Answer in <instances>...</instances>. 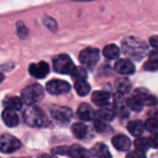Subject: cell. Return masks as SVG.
Masks as SVG:
<instances>
[{
  "label": "cell",
  "mask_w": 158,
  "mask_h": 158,
  "mask_svg": "<svg viewBox=\"0 0 158 158\" xmlns=\"http://www.w3.org/2000/svg\"><path fill=\"white\" fill-rule=\"evenodd\" d=\"M122 51L124 55L134 60H142L148 51V45L145 42L133 37H126L122 41Z\"/></svg>",
  "instance_id": "obj_1"
},
{
  "label": "cell",
  "mask_w": 158,
  "mask_h": 158,
  "mask_svg": "<svg viewBox=\"0 0 158 158\" xmlns=\"http://www.w3.org/2000/svg\"><path fill=\"white\" fill-rule=\"evenodd\" d=\"M25 123L31 127H44L48 124V118L44 113L36 106L28 107L23 114Z\"/></svg>",
  "instance_id": "obj_2"
},
{
  "label": "cell",
  "mask_w": 158,
  "mask_h": 158,
  "mask_svg": "<svg viewBox=\"0 0 158 158\" xmlns=\"http://www.w3.org/2000/svg\"><path fill=\"white\" fill-rule=\"evenodd\" d=\"M44 96V90L40 84H31L21 91V101L27 106H32Z\"/></svg>",
  "instance_id": "obj_3"
},
{
  "label": "cell",
  "mask_w": 158,
  "mask_h": 158,
  "mask_svg": "<svg viewBox=\"0 0 158 158\" xmlns=\"http://www.w3.org/2000/svg\"><path fill=\"white\" fill-rule=\"evenodd\" d=\"M100 51L97 48L87 47L81 51L79 55V60L82 66L89 69H93L99 61Z\"/></svg>",
  "instance_id": "obj_4"
},
{
  "label": "cell",
  "mask_w": 158,
  "mask_h": 158,
  "mask_svg": "<svg viewBox=\"0 0 158 158\" xmlns=\"http://www.w3.org/2000/svg\"><path fill=\"white\" fill-rule=\"evenodd\" d=\"M53 67L55 71L60 74H69L73 72L76 66L74 65L71 58L65 54L56 56L53 60Z\"/></svg>",
  "instance_id": "obj_5"
},
{
  "label": "cell",
  "mask_w": 158,
  "mask_h": 158,
  "mask_svg": "<svg viewBox=\"0 0 158 158\" xmlns=\"http://www.w3.org/2000/svg\"><path fill=\"white\" fill-rule=\"evenodd\" d=\"M21 143L19 139L10 134H4L0 137V151L5 154H10L19 150Z\"/></svg>",
  "instance_id": "obj_6"
},
{
  "label": "cell",
  "mask_w": 158,
  "mask_h": 158,
  "mask_svg": "<svg viewBox=\"0 0 158 158\" xmlns=\"http://www.w3.org/2000/svg\"><path fill=\"white\" fill-rule=\"evenodd\" d=\"M46 91L53 95H59L67 94L70 91V85L69 82L61 80H52L49 81L45 85Z\"/></svg>",
  "instance_id": "obj_7"
},
{
  "label": "cell",
  "mask_w": 158,
  "mask_h": 158,
  "mask_svg": "<svg viewBox=\"0 0 158 158\" xmlns=\"http://www.w3.org/2000/svg\"><path fill=\"white\" fill-rule=\"evenodd\" d=\"M50 112L54 119L62 123H68L73 118L72 110L67 106H54L51 108Z\"/></svg>",
  "instance_id": "obj_8"
},
{
  "label": "cell",
  "mask_w": 158,
  "mask_h": 158,
  "mask_svg": "<svg viewBox=\"0 0 158 158\" xmlns=\"http://www.w3.org/2000/svg\"><path fill=\"white\" fill-rule=\"evenodd\" d=\"M49 65L44 61L33 63L29 66L30 74L36 79H44L49 73Z\"/></svg>",
  "instance_id": "obj_9"
},
{
  "label": "cell",
  "mask_w": 158,
  "mask_h": 158,
  "mask_svg": "<svg viewBox=\"0 0 158 158\" xmlns=\"http://www.w3.org/2000/svg\"><path fill=\"white\" fill-rule=\"evenodd\" d=\"M133 96L137 98L143 105L145 106H155L156 104V99L154 95H152L146 89L139 88L134 91Z\"/></svg>",
  "instance_id": "obj_10"
},
{
  "label": "cell",
  "mask_w": 158,
  "mask_h": 158,
  "mask_svg": "<svg viewBox=\"0 0 158 158\" xmlns=\"http://www.w3.org/2000/svg\"><path fill=\"white\" fill-rule=\"evenodd\" d=\"M115 70L119 74L130 75L135 72V66L131 59H118L115 64Z\"/></svg>",
  "instance_id": "obj_11"
},
{
  "label": "cell",
  "mask_w": 158,
  "mask_h": 158,
  "mask_svg": "<svg viewBox=\"0 0 158 158\" xmlns=\"http://www.w3.org/2000/svg\"><path fill=\"white\" fill-rule=\"evenodd\" d=\"M112 144L117 150L126 152V151L130 150V148L131 146V142L130 138L127 137L126 135L118 134V135H116L112 139Z\"/></svg>",
  "instance_id": "obj_12"
},
{
  "label": "cell",
  "mask_w": 158,
  "mask_h": 158,
  "mask_svg": "<svg viewBox=\"0 0 158 158\" xmlns=\"http://www.w3.org/2000/svg\"><path fill=\"white\" fill-rule=\"evenodd\" d=\"M77 115L79 118L84 121L92 120L94 117V111L93 107L87 104V103H82L79 106L78 110H77Z\"/></svg>",
  "instance_id": "obj_13"
},
{
  "label": "cell",
  "mask_w": 158,
  "mask_h": 158,
  "mask_svg": "<svg viewBox=\"0 0 158 158\" xmlns=\"http://www.w3.org/2000/svg\"><path fill=\"white\" fill-rule=\"evenodd\" d=\"M110 99V94L106 91H95L92 94V101L98 106H107Z\"/></svg>",
  "instance_id": "obj_14"
},
{
  "label": "cell",
  "mask_w": 158,
  "mask_h": 158,
  "mask_svg": "<svg viewBox=\"0 0 158 158\" xmlns=\"http://www.w3.org/2000/svg\"><path fill=\"white\" fill-rule=\"evenodd\" d=\"M2 119L4 123L9 128H13L19 124V116L16 114L14 110L11 109L6 108L2 112Z\"/></svg>",
  "instance_id": "obj_15"
},
{
  "label": "cell",
  "mask_w": 158,
  "mask_h": 158,
  "mask_svg": "<svg viewBox=\"0 0 158 158\" xmlns=\"http://www.w3.org/2000/svg\"><path fill=\"white\" fill-rule=\"evenodd\" d=\"M91 154L97 158H112V155L110 154L108 148L104 143H96L92 149Z\"/></svg>",
  "instance_id": "obj_16"
},
{
  "label": "cell",
  "mask_w": 158,
  "mask_h": 158,
  "mask_svg": "<svg viewBox=\"0 0 158 158\" xmlns=\"http://www.w3.org/2000/svg\"><path fill=\"white\" fill-rule=\"evenodd\" d=\"M115 87L120 94H126L130 93L131 84L127 78H118L115 81Z\"/></svg>",
  "instance_id": "obj_17"
},
{
  "label": "cell",
  "mask_w": 158,
  "mask_h": 158,
  "mask_svg": "<svg viewBox=\"0 0 158 158\" xmlns=\"http://www.w3.org/2000/svg\"><path fill=\"white\" fill-rule=\"evenodd\" d=\"M103 55L105 57L108 59H117L120 55V50L118 46H117L114 44H107L103 49Z\"/></svg>",
  "instance_id": "obj_18"
},
{
  "label": "cell",
  "mask_w": 158,
  "mask_h": 158,
  "mask_svg": "<svg viewBox=\"0 0 158 158\" xmlns=\"http://www.w3.org/2000/svg\"><path fill=\"white\" fill-rule=\"evenodd\" d=\"M144 130V125L141 120H133L128 124V131L130 133L135 137H139L143 134Z\"/></svg>",
  "instance_id": "obj_19"
},
{
  "label": "cell",
  "mask_w": 158,
  "mask_h": 158,
  "mask_svg": "<svg viewBox=\"0 0 158 158\" xmlns=\"http://www.w3.org/2000/svg\"><path fill=\"white\" fill-rule=\"evenodd\" d=\"M4 106L5 107H6L7 109H11V110H20L22 107V101L20 98L17 97V96H11V97H7L4 100Z\"/></svg>",
  "instance_id": "obj_20"
},
{
  "label": "cell",
  "mask_w": 158,
  "mask_h": 158,
  "mask_svg": "<svg viewBox=\"0 0 158 158\" xmlns=\"http://www.w3.org/2000/svg\"><path fill=\"white\" fill-rule=\"evenodd\" d=\"M96 114L100 119L106 120V121H111L116 116V111L114 108L105 106H102V108L98 110Z\"/></svg>",
  "instance_id": "obj_21"
},
{
  "label": "cell",
  "mask_w": 158,
  "mask_h": 158,
  "mask_svg": "<svg viewBox=\"0 0 158 158\" xmlns=\"http://www.w3.org/2000/svg\"><path fill=\"white\" fill-rule=\"evenodd\" d=\"M74 87H75V90H76L77 94L80 96H86L91 91V86L85 80L75 81Z\"/></svg>",
  "instance_id": "obj_22"
},
{
  "label": "cell",
  "mask_w": 158,
  "mask_h": 158,
  "mask_svg": "<svg viewBox=\"0 0 158 158\" xmlns=\"http://www.w3.org/2000/svg\"><path fill=\"white\" fill-rule=\"evenodd\" d=\"M68 154L72 158H90L87 151L83 147L77 145V144L69 147Z\"/></svg>",
  "instance_id": "obj_23"
},
{
  "label": "cell",
  "mask_w": 158,
  "mask_h": 158,
  "mask_svg": "<svg viewBox=\"0 0 158 158\" xmlns=\"http://www.w3.org/2000/svg\"><path fill=\"white\" fill-rule=\"evenodd\" d=\"M87 130H88L87 126L84 123H81V122L75 123L71 127L72 133L78 139H83L86 136V134H87Z\"/></svg>",
  "instance_id": "obj_24"
},
{
  "label": "cell",
  "mask_w": 158,
  "mask_h": 158,
  "mask_svg": "<svg viewBox=\"0 0 158 158\" xmlns=\"http://www.w3.org/2000/svg\"><path fill=\"white\" fill-rule=\"evenodd\" d=\"M145 69L158 70V50L152 51L149 54V59L144 65Z\"/></svg>",
  "instance_id": "obj_25"
},
{
  "label": "cell",
  "mask_w": 158,
  "mask_h": 158,
  "mask_svg": "<svg viewBox=\"0 0 158 158\" xmlns=\"http://www.w3.org/2000/svg\"><path fill=\"white\" fill-rule=\"evenodd\" d=\"M126 105H127V106H128L130 109H131V110H133V111H135V112H140V111L143 109V105L137 98H135L134 96L128 98V99L126 100Z\"/></svg>",
  "instance_id": "obj_26"
},
{
  "label": "cell",
  "mask_w": 158,
  "mask_h": 158,
  "mask_svg": "<svg viewBox=\"0 0 158 158\" xmlns=\"http://www.w3.org/2000/svg\"><path fill=\"white\" fill-rule=\"evenodd\" d=\"M144 128L152 133H156L158 131V118H150L144 123Z\"/></svg>",
  "instance_id": "obj_27"
},
{
  "label": "cell",
  "mask_w": 158,
  "mask_h": 158,
  "mask_svg": "<svg viewBox=\"0 0 158 158\" xmlns=\"http://www.w3.org/2000/svg\"><path fill=\"white\" fill-rule=\"evenodd\" d=\"M134 145H135V148L141 152H145L150 147L148 139H145V138H137L134 142Z\"/></svg>",
  "instance_id": "obj_28"
},
{
  "label": "cell",
  "mask_w": 158,
  "mask_h": 158,
  "mask_svg": "<svg viewBox=\"0 0 158 158\" xmlns=\"http://www.w3.org/2000/svg\"><path fill=\"white\" fill-rule=\"evenodd\" d=\"M71 76L73 77V79L75 81L78 80H85L87 78V72L85 70V69L81 68V67H76L73 70V72L71 73Z\"/></svg>",
  "instance_id": "obj_29"
},
{
  "label": "cell",
  "mask_w": 158,
  "mask_h": 158,
  "mask_svg": "<svg viewBox=\"0 0 158 158\" xmlns=\"http://www.w3.org/2000/svg\"><path fill=\"white\" fill-rule=\"evenodd\" d=\"M17 34L20 39H25L29 34V30L22 21L17 22Z\"/></svg>",
  "instance_id": "obj_30"
},
{
  "label": "cell",
  "mask_w": 158,
  "mask_h": 158,
  "mask_svg": "<svg viewBox=\"0 0 158 158\" xmlns=\"http://www.w3.org/2000/svg\"><path fill=\"white\" fill-rule=\"evenodd\" d=\"M44 24L51 31H56L57 30V23H56V21L53 18H51L49 16H45L44 18Z\"/></svg>",
  "instance_id": "obj_31"
},
{
  "label": "cell",
  "mask_w": 158,
  "mask_h": 158,
  "mask_svg": "<svg viewBox=\"0 0 158 158\" xmlns=\"http://www.w3.org/2000/svg\"><path fill=\"white\" fill-rule=\"evenodd\" d=\"M94 128H95L97 132L102 133V132L106 131L107 125L102 119H95V121H94Z\"/></svg>",
  "instance_id": "obj_32"
},
{
  "label": "cell",
  "mask_w": 158,
  "mask_h": 158,
  "mask_svg": "<svg viewBox=\"0 0 158 158\" xmlns=\"http://www.w3.org/2000/svg\"><path fill=\"white\" fill-rule=\"evenodd\" d=\"M150 147H153L155 149H158V133H153L150 138L148 139Z\"/></svg>",
  "instance_id": "obj_33"
},
{
  "label": "cell",
  "mask_w": 158,
  "mask_h": 158,
  "mask_svg": "<svg viewBox=\"0 0 158 158\" xmlns=\"http://www.w3.org/2000/svg\"><path fill=\"white\" fill-rule=\"evenodd\" d=\"M69 147H67V146H59V147L53 149L52 153L56 155H67L69 153Z\"/></svg>",
  "instance_id": "obj_34"
},
{
  "label": "cell",
  "mask_w": 158,
  "mask_h": 158,
  "mask_svg": "<svg viewBox=\"0 0 158 158\" xmlns=\"http://www.w3.org/2000/svg\"><path fill=\"white\" fill-rule=\"evenodd\" d=\"M126 158H146V156L143 152L136 150V151L131 152Z\"/></svg>",
  "instance_id": "obj_35"
},
{
  "label": "cell",
  "mask_w": 158,
  "mask_h": 158,
  "mask_svg": "<svg viewBox=\"0 0 158 158\" xmlns=\"http://www.w3.org/2000/svg\"><path fill=\"white\" fill-rule=\"evenodd\" d=\"M150 44L158 50V35H154L150 38Z\"/></svg>",
  "instance_id": "obj_36"
},
{
  "label": "cell",
  "mask_w": 158,
  "mask_h": 158,
  "mask_svg": "<svg viewBox=\"0 0 158 158\" xmlns=\"http://www.w3.org/2000/svg\"><path fill=\"white\" fill-rule=\"evenodd\" d=\"M39 158H56V156H50V155H42L41 156H39Z\"/></svg>",
  "instance_id": "obj_37"
},
{
  "label": "cell",
  "mask_w": 158,
  "mask_h": 158,
  "mask_svg": "<svg viewBox=\"0 0 158 158\" xmlns=\"http://www.w3.org/2000/svg\"><path fill=\"white\" fill-rule=\"evenodd\" d=\"M4 79H5V76H4V74L0 72V83H1V82L4 81Z\"/></svg>",
  "instance_id": "obj_38"
},
{
  "label": "cell",
  "mask_w": 158,
  "mask_h": 158,
  "mask_svg": "<svg viewBox=\"0 0 158 158\" xmlns=\"http://www.w3.org/2000/svg\"><path fill=\"white\" fill-rule=\"evenodd\" d=\"M73 1H80V2H84V1H93V0H73Z\"/></svg>",
  "instance_id": "obj_39"
}]
</instances>
